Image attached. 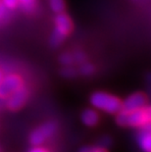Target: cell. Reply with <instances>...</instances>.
I'll return each instance as SVG.
<instances>
[{
  "label": "cell",
  "instance_id": "obj_1",
  "mask_svg": "<svg viewBox=\"0 0 151 152\" xmlns=\"http://www.w3.org/2000/svg\"><path fill=\"white\" fill-rule=\"evenodd\" d=\"M90 103L96 109L102 110L109 114H117L122 109V101L120 99L102 91L93 93L90 97Z\"/></svg>",
  "mask_w": 151,
  "mask_h": 152
},
{
  "label": "cell",
  "instance_id": "obj_2",
  "mask_svg": "<svg viewBox=\"0 0 151 152\" xmlns=\"http://www.w3.org/2000/svg\"><path fill=\"white\" fill-rule=\"evenodd\" d=\"M73 24L71 19L65 13H59L55 18V28H54L52 34L50 37V43L53 46L58 45L65 39V37L72 31Z\"/></svg>",
  "mask_w": 151,
  "mask_h": 152
},
{
  "label": "cell",
  "instance_id": "obj_3",
  "mask_svg": "<svg viewBox=\"0 0 151 152\" xmlns=\"http://www.w3.org/2000/svg\"><path fill=\"white\" fill-rule=\"evenodd\" d=\"M57 131V125L54 122H47L35 129L30 135L31 143L34 146H39L50 138Z\"/></svg>",
  "mask_w": 151,
  "mask_h": 152
},
{
  "label": "cell",
  "instance_id": "obj_4",
  "mask_svg": "<svg viewBox=\"0 0 151 152\" xmlns=\"http://www.w3.org/2000/svg\"><path fill=\"white\" fill-rule=\"evenodd\" d=\"M150 118V107L149 105H145L144 107L136 109L134 111L127 112V126L140 128L144 125L149 124Z\"/></svg>",
  "mask_w": 151,
  "mask_h": 152
},
{
  "label": "cell",
  "instance_id": "obj_5",
  "mask_svg": "<svg viewBox=\"0 0 151 152\" xmlns=\"http://www.w3.org/2000/svg\"><path fill=\"white\" fill-rule=\"evenodd\" d=\"M28 97V89L23 85L5 98V105L10 110L17 111V110L21 109L25 105Z\"/></svg>",
  "mask_w": 151,
  "mask_h": 152
},
{
  "label": "cell",
  "instance_id": "obj_6",
  "mask_svg": "<svg viewBox=\"0 0 151 152\" xmlns=\"http://www.w3.org/2000/svg\"><path fill=\"white\" fill-rule=\"evenodd\" d=\"M22 86H23V80L18 75L9 74L7 76H3L0 80V97L5 99Z\"/></svg>",
  "mask_w": 151,
  "mask_h": 152
},
{
  "label": "cell",
  "instance_id": "obj_7",
  "mask_svg": "<svg viewBox=\"0 0 151 152\" xmlns=\"http://www.w3.org/2000/svg\"><path fill=\"white\" fill-rule=\"evenodd\" d=\"M145 105H147L146 95L141 92H136L128 96L124 102H122L121 110L126 112H131L136 109L142 108Z\"/></svg>",
  "mask_w": 151,
  "mask_h": 152
},
{
  "label": "cell",
  "instance_id": "obj_8",
  "mask_svg": "<svg viewBox=\"0 0 151 152\" xmlns=\"http://www.w3.org/2000/svg\"><path fill=\"white\" fill-rule=\"evenodd\" d=\"M140 132L139 134V145L145 152H150L151 148V134H150V123L140 127Z\"/></svg>",
  "mask_w": 151,
  "mask_h": 152
},
{
  "label": "cell",
  "instance_id": "obj_9",
  "mask_svg": "<svg viewBox=\"0 0 151 152\" xmlns=\"http://www.w3.org/2000/svg\"><path fill=\"white\" fill-rule=\"evenodd\" d=\"M82 121L83 124L88 127H93V126L97 125L99 121L98 113L93 109H85L82 113Z\"/></svg>",
  "mask_w": 151,
  "mask_h": 152
},
{
  "label": "cell",
  "instance_id": "obj_10",
  "mask_svg": "<svg viewBox=\"0 0 151 152\" xmlns=\"http://www.w3.org/2000/svg\"><path fill=\"white\" fill-rule=\"evenodd\" d=\"M49 5L52 11L56 14L65 11V1L64 0H49Z\"/></svg>",
  "mask_w": 151,
  "mask_h": 152
},
{
  "label": "cell",
  "instance_id": "obj_11",
  "mask_svg": "<svg viewBox=\"0 0 151 152\" xmlns=\"http://www.w3.org/2000/svg\"><path fill=\"white\" fill-rule=\"evenodd\" d=\"M19 6H21L24 11L31 12L34 9L35 0H18Z\"/></svg>",
  "mask_w": 151,
  "mask_h": 152
},
{
  "label": "cell",
  "instance_id": "obj_12",
  "mask_svg": "<svg viewBox=\"0 0 151 152\" xmlns=\"http://www.w3.org/2000/svg\"><path fill=\"white\" fill-rule=\"evenodd\" d=\"M1 4L8 10H13L19 6L18 0H1Z\"/></svg>",
  "mask_w": 151,
  "mask_h": 152
},
{
  "label": "cell",
  "instance_id": "obj_13",
  "mask_svg": "<svg viewBox=\"0 0 151 152\" xmlns=\"http://www.w3.org/2000/svg\"><path fill=\"white\" fill-rule=\"evenodd\" d=\"M60 62L65 66H69L74 62V57L70 53H64L60 56Z\"/></svg>",
  "mask_w": 151,
  "mask_h": 152
},
{
  "label": "cell",
  "instance_id": "obj_14",
  "mask_svg": "<svg viewBox=\"0 0 151 152\" xmlns=\"http://www.w3.org/2000/svg\"><path fill=\"white\" fill-rule=\"evenodd\" d=\"M81 72H82V75L89 76V75H91L93 72H94V67H93L91 64L85 63L81 67Z\"/></svg>",
  "mask_w": 151,
  "mask_h": 152
},
{
  "label": "cell",
  "instance_id": "obj_15",
  "mask_svg": "<svg viewBox=\"0 0 151 152\" xmlns=\"http://www.w3.org/2000/svg\"><path fill=\"white\" fill-rule=\"evenodd\" d=\"M9 18L8 9H6L2 4H0V24L7 21Z\"/></svg>",
  "mask_w": 151,
  "mask_h": 152
},
{
  "label": "cell",
  "instance_id": "obj_16",
  "mask_svg": "<svg viewBox=\"0 0 151 152\" xmlns=\"http://www.w3.org/2000/svg\"><path fill=\"white\" fill-rule=\"evenodd\" d=\"M62 75L66 77H73L76 76V71L73 68H65L62 70Z\"/></svg>",
  "mask_w": 151,
  "mask_h": 152
},
{
  "label": "cell",
  "instance_id": "obj_17",
  "mask_svg": "<svg viewBox=\"0 0 151 152\" xmlns=\"http://www.w3.org/2000/svg\"><path fill=\"white\" fill-rule=\"evenodd\" d=\"M73 57H74V61H77L78 63H83L85 60V55L82 52H76Z\"/></svg>",
  "mask_w": 151,
  "mask_h": 152
},
{
  "label": "cell",
  "instance_id": "obj_18",
  "mask_svg": "<svg viewBox=\"0 0 151 152\" xmlns=\"http://www.w3.org/2000/svg\"><path fill=\"white\" fill-rule=\"evenodd\" d=\"M111 144V138L109 137H102L100 141H99V146H101V147H108L109 145Z\"/></svg>",
  "mask_w": 151,
  "mask_h": 152
},
{
  "label": "cell",
  "instance_id": "obj_19",
  "mask_svg": "<svg viewBox=\"0 0 151 152\" xmlns=\"http://www.w3.org/2000/svg\"><path fill=\"white\" fill-rule=\"evenodd\" d=\"M28 152H47L46 149H44L42 147H39V146H35L34 148H31V149L28 151Z\"/></svg>",
  "mask_w": 151,
  "mask_h": 152
},
{
  "label": "cell",
  "instance_id": "obj_20",
  "mask_svg": "<svg viewBox=\"0 0 151 152\" xmlns=\"http://www.w3.org/2000/svg\"><path fill=\"white\" fill-rule=\"evenodd\" d=\"M92 152H107V150L104 147L98 146V147H92Z\"/></svg>",
  "mask_w": 151,
  "mask_h": 152
},
{
  "label": "cell",
  "instance_id": "obj_21",
  "mask_svg": "<svg viewBox=\"0 0 151 152\" xmlns=\"http://www.w3.org/2000/svg\"><path fill=\"white\" fill-rule=\"evenodd\" d=\"M80 152H92V147H82Z\"/></svg>",
  "mask_w": 151,
  "mask_h": 152
},
{
  "label": "cell",
  "instance_id": "obj_22",
  "mask_svg": "<svg viewBox=\"0 0 151 152\" xmlns=\"http://www.w3.org/2000/svg\"><path fill=\"white\" fill-rule=\"evenodd\" d=\"M3 105H5V99L0 97V107H2Z\"/></svg>",
  "mask_w": 151,
  "mask_h": 152
},
{
  "label": "cell",
  "instance_id": "obj_23",
  "mask_svg": "<svg viewBox=\"0 0 151 152\" xmlns=\"http://www.w3.org/2000/svg\"><path fill=\"white\" fill-rule=\"evenodd\" d=\"M2 77H3V73H2V71L0 70V80H1V79H2Z\"/></svg>",
  "mask_w": 151,
  "mask_h": 152
},
{
  "label": "cell",
  "instance_id": "obj_24",
  "mask_svg": "<svg viewBox=\"0 0 151 152\" xmlns=\"http://www.w3.org/2000/svg\"><path fill=\"white\" fill-rule=\"evenodd\" d=\"M133 1H140V0H133Z\"/></svg>",
  "mask_w": 151,
  "mask_h": 152
},
{
  "label": "cell",
  "instance_id": "obj_25",
  "mask_svg": "<svg viewBox=\"0 0 151 152\" xmlns=\"http://www.w3.org/2000/svg\"><path fill=\"white\" fill-rule=\"evenodd\" d=\"M0 4H1V0H0Z\"/></svg>",
  "mask_w": 151,
  "mask_h": 152
}]
</instances>
